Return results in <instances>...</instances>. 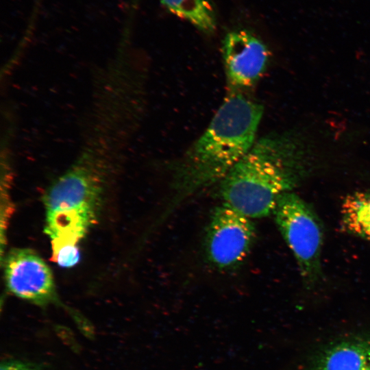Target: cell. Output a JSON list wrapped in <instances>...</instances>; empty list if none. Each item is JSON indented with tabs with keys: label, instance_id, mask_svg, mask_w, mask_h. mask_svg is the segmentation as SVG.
I'll return each instance as SVG.
<instances>
[{
	"label": "cell",
	"instance_id": "obj_1",
	"mask_svg": "<svg viewBox=\"0 0 370 370\" xmlns=\"http://www.w3.org/2000/svg\"><path fill=\"white\" fill-rule=\"evenodd\" d=\"M313 152L295 131L268 134L220 182L225 203L253 219L273 213L279 197L290 192L312 169Z\"/></svg>",
	"mask_w": 370,
	"mask_h": 370
},
{
	"label": "cell",
	"instance_id": "obj_2",
	"mask_svg": "<svg viewBox=\"0 0 370 370\" xmlns=\"http://www.w3.org/2000/svg\"><path fill=\"white\" fill-rule=\"evenodd\" d=\"M262 114L263 106L240 91L225 99L206 130L175 162L173 207L221 182L255 143Z\"/></svg>",
	"mask_w": 370,
	"mask_h": 370
},
{
	"label": "cell",
	"instance_id": "obj_3",
	"mask_svg": "<svg viewBox=\"0 0 370 370\" xmlns=\"http://www.w3.org/2000/svg\"><path fill=\"white\" fill-rule=\"evenodd\" d=\"M110 175L74 161L50 186L44 198L45 232L52 247L77 245L87 233L97 217Z\"/></svg>",
	"mask_w": 370,
	"mask_h": 370
},
{
	"label": "cell",
	"instance_id": "obj_4",
	"mask_svg": "<svg viewBox=\"0 0 370 370\" xmlns=\"http://www.w3.org/2000/svg\"><path fill=\"white\" fill-rule=\"evenodd\" d=\"M273 214L295 257L304 282L314 285L321 278L323 231L319 217L307 202L291 191L279 197Z\"/></svg>",
	"mask_w": 370,
	"mask_h": 370
},
{
	"label": "cell",
	"instance_id": "obj_5",
	"mask_svg": "<svg viewBox=\"0 0 370 370\" xmlns=\"http://www.w3.org/2000/svg\"><path fill=\"white\" fill-rule=\"evenodd\" d=\"M255 238L252 219L223 203L210 219L205 241L206 255L217 268L231 269L247 258Z\"/></svg>",
	"mask_w": 370,
	"mask_h": 370
},
{
	"label": "cell",
	"instance_id": "obj_6",
	"mask_svg": "<svg viewBox=\"0 0 370 370\" xmlns=\"http://www.w3.org/2000/svg\"><path fill=\"white\" fill-rule=\"evenodd\" d=\"M4 277L7 288L18 298L42 306L56 299L52 272L32 249L11 250L5 260Z\"/></svg>",
	"mask_w": 370,
	"mask_h": 370
},
{
	"label": "cell",
	"instance_id": "obj_7",
	"mask_svg": "<svg viewBox=\"0 0 370 370\" xmlns=\"http://www.w3.org/2000/svg\"><path fill=\"white\" fill-rule=\"evenodd\" d=\"M221 50L227 81L234 91L251 87L267 69L269 58L267 46L245 29L227 33Z\"/></svg>",
	"mask_w": 370,
	"mask_h": 370
},
{
	"label": "cell",
	"instance_id": "obj_8",
	"mask_svg": "<svg viewBox=\"0 0 370 370\" xmlns=\"http://www.w3.org/2000/svg\"><path fill=\"white\" fill-rule=\"evenodd\" d=\"M311 370H370V340L352 338L325 348Z\"/></svg>",
	"mask_w": 370,
	"mask_h": 370
},
{
	"label": "cell",
	"instance_id": "obj_9",
	"mask_svg": "<svg viewBox=\"0 0 370 370\" xmlns=\"http://www.w3.org/2000/svg\"><path fill=\"white\" fill-rule=\"evenodd\" d=\"M341 215L346 232L370 241V190L348 195L342 204Z\"/></svg>",
	"mask_w": 370,
	"mask_h": 370
},
{
	"label": "cell",
	"instance_id": "obj_10",
	"mask_svg": "<svg viewBox=\"0 0 370 370\" xmlns=\"http://www.w3.org/2000/svg\"><path fill=\"white\" fill-rule=\"evenodd\" d=\"M171 12L206 34L217 26L215 14L209 0H160Z\"/></svg>",
	"mask_w": 370,
	"mask_h": 370
},
{
	"label": "cell",
	"instance_id": "obj_11",
	"mask_svg": "<svg viewBox=\"0 0 370 370\" xmlns=\"http://www.w3.org/2000/svg\"><path fill=\"white\" fill-rule=\"evenodd\" d=\"M53 260L60 266L71 267L79 260V251L77 245L66 244L52 248Z\"/></svg>",
	"mask_w": 370,
	"mask_h": 370
},
{
	"label": "cell",
	"instance_id": "obj_12",
	"mask_svg": "<svg viewBox=\"0 0 370 370\" xmlns=\"http://www.w3.org/2000/svg\"><path fill=\"white\" fill-rule=\"evenodd\" d=\"M0 370H38L34 366L17 360H8L1 363Z\"/></svg>",
	"mask_w": 370,
	"mask_h": 370
}]
</instances>
